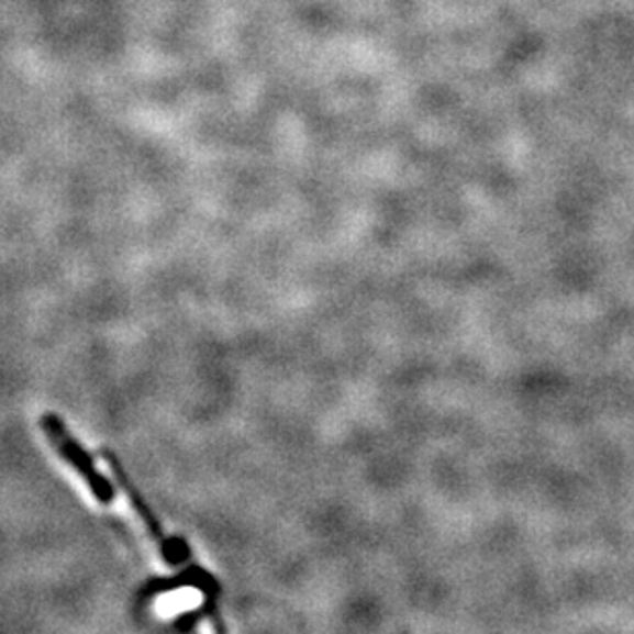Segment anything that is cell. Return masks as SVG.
<instances>
[{"label": "cell", "instance_id": "7a4b0ae2", "mask_svg": "<svg viewBox=\"0 0 634 634\" xmlns=\"http://www.w3.org/2000/svg\"><path fill=\"white\" fill-rule=\"evenodd\" d=\"M103 458L108 460L113 477H115L118 482L124 487L125 496L130 497L134 510L138 511V515L142 518L144 526L148 530V534L155 538L165 560H167L169 565H175V567L181 565V563H187V560L191 558V550H189L186 541H181V538H169V536H167L165 527L160 526V522L156 520L155 513L151 510V505L146 503L144 497L140 496L136 485H134L132 479L127 477V472H125L124 466L120 463V458H118L111 449H103Z\"/></svg>", "mask_w": 634, "mask_h": 634}, {"label": "cell", "instance_id": "6da1fadb", "mask_svg": "<svg viewBox=\"0 0 634 634\" xmlns=\"http://www.w3.org/2000/svg\"><path fill=\"white\" fill-rule=\"evenodd\" d=\"M40 427L44 430L47 442L58 452V456L77 470L78 475L87 482V487L91 489V493L103 505H109L111 501H115L113 482L97 470L93 456L82 448V444H78L75 435L68 432L63 418H58L56 413H44L40 418Z\"/></svg>", "mask_w": 634, "mask_h": 634}]
</instances>
